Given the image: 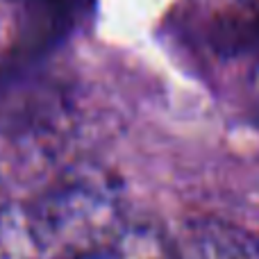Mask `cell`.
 Returning a JSON list of instances; mask_svg holds the SVG:
<instances>
[{
  "mask_svg": "<svg viewBox=\"0 0 259 259\" xmlns=\"http://www.w3.org/2000/svg\"><path fill=\"white\" fill-rule=\"evenodd\" d=\"M27 209L41 252L53 259L96 257L130 221L121 182L98 164L62 170Z\"/></svg>",
  "mask_w": 259,
  "mask_h": 259,
  "instance_id": "1",
  "label": "cell"
},
{
  "mask_svg": "<svg viewBox=\"0 0 259 259\" xmlns=\"http://www.w3.org/2000/svg\"><path fill=\"white\" fill-rule=\"evenodd\" d=\"M173 252L175 259H259V241L228 221L200 219L173 239Z\"/></svg>",
  "mask_w": 259,
  "mask_h": 259,
  "instance_id": "2",
  "label": "cell"
},
{
  "mask_svg": "<svg viewBox=\"0 0 259 259\" xmlns=\"http://www.w3.org/2000/svg\"><path fill=\"white\" fill-rule=\"evenodd\" d=\"M91 259H175L173 239L157 223L127 221L112 246Z\"/></svg>",
  "mask_w": 259,
  "mask_h": 259,
  "instance_id": "3",
  "label": "cell"
},
{
  "mask_svg": "<svg viewBox=\"0 0 259 259\" xmlns=\"http://www.w3.org/2000/svg\"><path fill=\"white\" fill-rule=\"evenodd\" d=\"M41 246L32 228L30 209L9 200L0 209V259H41Z\"/></svg>",
  "mask_w": 259,
  "mask_h": 259,
  "instance_id": "4",
  "label": "cell"
},
{
  "mask_svg": "<svg viewBox=\"0 0 259 259\" xmlns=\"http://www.w3.org/2000/svg\"><path fill=\"white\" fill-rule=\"evenodd\" d=\"M250 96H252V103H255L257 109H259V66L250 75Z\"/></svg>",
  "mask_w": 259,
  "mask_h": 259,
  "instance_id": "5",
  "label": "cell"
},
{
  "mask_svg": "<svg viewBox=\"0 0 259 259\" xmlns=\"http://www.w3.org/2000/svg\"><path fill=\"white\" fill-rule=\"evenodd\" d=\"M9 200H12V198H9V193H7V187H5L3 178H0V209H3V207L7 205Z\"/></svg>",
  "mask_w": 259,
  "mask_h": 259,
  "instance_id": "6",
  "label": "cell"
}]
</instances>
